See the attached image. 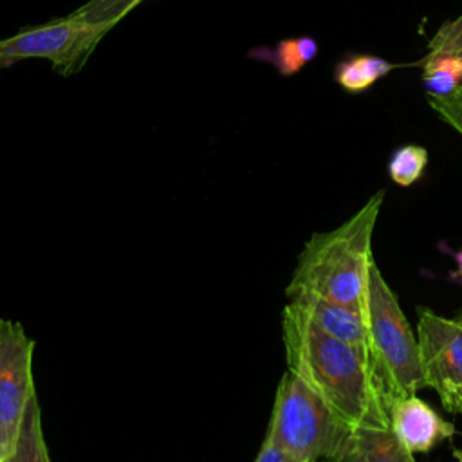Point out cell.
<instances>
[{"label":"cell","instance_id":"cell-21","mask_svg":"<svg viewBox=\"0 0 462 462\" xmlns=\"http://www.w3.org/2000/svg\"><path fill=\"white\" fill-rule=\"evenodd\" d=\"M455 319H458V321H462V309L457 312V316H455Z\"/></svg>","mask_w":462,"mask_h":462},{"label":"cell","instance_id":"cell-20","mask_svg":"<svg viewBox=\"0 0 462 462\" xmlns=\"http://www.w3.org/2000/svg\"><path fill=\"white\" fill-rule=\"evenodd\" d=\"M455 260H457V269H455V273H451V278L457 280L458 283H462V249L457 251Z\"/></svg>","mask_w":462,"mask_h":462},{"label":"cell","instance_id":"cell-6","mask_svg":"<svg viewBox=\"0 0 462 462\" xmlns=\"http://www.w3.org/2000/svg\"><path fill=\"white\" fill-rule=\"evenodd\" d=\"M36 341L23 325L0 318V460L7 458L36 393L32 359Z\"/></svg>","mask_w":462,"mask_h":462},{"label":"cell","instance_id":"cell-11","mask_svg":"<svg viewBox=\"0 0 462 462\" xmlns=\"http://www.w3.org/2000/svg\"><path fill=\"white\" fill-rule=\"evenodd\" d=\"M397 67V63H390L386 58L375 54H356L336 63L334 79L345 92L359 94Z\"/></svg>","mask_w":462,"mask_h":462},{"label":"cell","instance_id":"cell-18","mask_svg":"<svg viewBox=\"0 0 462 462\" xmlns=\"http://www.w3.org/2000/svg\"><path fill=\"white\" fill-rule=\"evenodd\" d=\"M462 54V14L444 22L428 42V54Z\"/></svg>","mask_w":462,"mask_h":462},{"label":"cell","instance_id":"cell-22","mask_svg":"<svg viewBox=\"0 0 462 462\" xmlns=\"http://www.w3.org/2000/svg\"><path fill=\"white\" fill-rule=\"evenodd\" d=\"M316 462H330V460H316Z\"/></svg>","mask_w":462,"mask_h":462},{"label":"cell","instance_id":"cell-13","mask_svg":"<svg viewBox=\"0 0 462 462\" xmlns=\"http://www.w3.org/2000/svg\"><path fill=\"white\" fill-rule=\"evenodd\" d=\"M2 462H51L49 448L43 435L42 408H40L38 393H34V397L29 402V408L18 435V442L13 453Z\"/></svg>","mask_w":462,"mask_h":462},{"label":"cell","instance_id":"cell-5","mask_svg":"<svg viewBox=\"0 0 462 462\" xmlns=\"http://www.w3.org/2000/svg\"><path fill=\"white\" fill-rule=\"evenodd\" d=\"M110 29L90 23L74 11L51 22L25 27L0 40V69L23 60H47L54 72L69 76L78 72Z\"/></svg>","mask_w":462,"mask_h":462},{"label":"cell","instance_id":"cell-19","mask_svg":"<svg viewBox=\"0 0 462 462\" xmlns=\"http://www.w3.org/2000/svg\"><path fill=\"white\" fill-rule=\"evenodd\" d=\"M254 462H305V460H301V458H298V457H294V455H291V453L273 446L271 442L263 440L262 448H260V451H258V455L254 458Z\"/></svg>","mask_w":462,"mask_h":462},{"label":"cell","instance_id":"cell-12","mask_svg":"<svg viewBox=\"0 0 462 462\" xmlns=\"http://www.w3.org/2000/svg\"><path fill=\"white\" fill-rule=\"evenodd\" d=\"M318 51H319V47L314 38L298 36V38L280 40L273 49H267V47L253 49L249 54L254 60L267 61V63L274 65L282 76H294L309 61H312L316 58Z\"/></svg>","mask_w":462,"mask_h":462},{"label":"cell","instance_id":"cell-8","mask_svg":"<svg viewBox=\"0 0 462 462\" xmlns=\"http://www.w3.org/2000/svg\"><path fill=\"white\" fill-rule=\"evenodd\" d=\"M287 305H291L327 334L361 350L375 366L366 312L310 292L287 294Z\"/></svg>","mask_w":462,"mask_h":462},{"label":"cell","instance_id":"cell-17","mask_svg":"<svg viewBox=\"0 0 462 462\" xmlns=\"http://www.w3.org/2000/svg\"><path fill=\"white\" fill-rule=\"evenodd\" d=\"M430 108L462 137V85L449 96H428Z\"/></svg>","mask_w":462,"mask_h":462},{"label":"cell","instance_id":"cell-3","mask_svg":"<svg viewBox=\"0 0 462 462\" xmlns=\"http://www.w3.org/2000/svg\"><path fill=\"white\" fill-rule=\"evenodd\" d=\"M350 433L352 428L314 390L292 372L283 374L263 440L305 462H332Z\"/></svg>","mask_w":462,"mask_h":462},{"label":"cell","instance_id":"cell-16","mask_svg":"<svg viewBox=\"0 0 462 462\" xmlns=\"http://www.w3.org/2000/svg\"><path fill=\"white\" fill-rule=\"evenodd\" d=\"M144 0H87L74 13L90 23L112 29Z\"/></svg>","mask_w":462,"mask_h":462},{"label":"cell","instance_id":"cell-14","mask_svg":"<svg viewBox=\"0 0 462 462\" xmlns=\"http://www.w3.org/2000/svg\"><path fill=\"white\" fill-rule=\"evenodd\" d=\"M419 65L428 96H449L462 85V54H426Z\"/></svg>","mask_w":462,"mask_h":462},{"label":"cell","instance_id":"cell-9","mask_svg":"<svg viewBox=\"0 0 462 462\" xmlns=\"http://www.w3.org/2000/svg\"><path fill=\"white\" fill-rule=\"evenodd\" d=\"M388 413L392 431L410 453H426L455 433L451 422L415 395L392 401Z\"/></svg>","mask_w":462,"mask_h":462},{"label":"cell","instance_id":"cell-10","mask_svg":"<svg viewBox=\"0 0 462 462\" xmlns=\"http://www.w3.org/2000/svg\"><path fill=\"white\" fill-rule=\"evenodd\" d=\"M332 462H415L392 428L352 430L341 453Z\"/></svg>","mask_w":462,"mask_h":462},{"label":"cell","instance_id":"cell-2","mask_svg":"<svg viewBox=\"0 0 462 462\" xmlns=\"http://www.w3.org/2000/svg\"><path fill=\"white\" fill-rule=\"evenodd\" d=\"M384 189L372 195L339 227L314 233L303 245L287 294L310 292L366 312L372 238Z\"/></svg>","mask_w":462,"mask_h":462},{"label":"cell","instance_id":"cell-1","mask_svg":"<svg viewBox=\"0 0 462 462\" xmlns=\"http://www.w3.org/2000/svg\"><path fill=\"white\" fill-rule=\"evenodd\" d=\"M287 370L356 428H390L388 393L374 363L356 346L327 334L291 305L282 310Z\"/></svg>","mask_w":462,"mask_h":462},{"label":"cell","instance_id":"cell-23","mask_svg":"<svg viewBox=\"0 0 462 462\" xmlns=\"http://www.w3.org/2000/svg\"><path fill=\"white\" fill-rule=\"evenodd\" d=\"M0 462H2V460H0Z\"/></svg>","mask_w":462,"mask_h":462},{"label":"cell","instance_id":"cell-4","mask_svg":"<svg viewBox=\"0 0 462 462\" xmlns=\"http://www.w3.org/2000/svg\"><path fill=\"white\" fill-rule=\"evenodd\" d=\"M366 318L375 368L386 388L388 401L415 395L417 390L426 386L417 336L375 262L368 276Z\"/></svg>","mask_w":462,"mask_h":462},{"label":"cell","instance_id":"cell-7","mask_svg":"<svg viewBox=\"0 0 462 462\" xmlns=\"http://www.w3.org/2000/svg\"><path fill=\"white\" fill-rule=\"evenodd\" d=\"M417 345L426 379L449 413H462V321L419 309Z\"/></svg>","mask_w":462,"mask_h":462},{"label":"cell","instance_id":"cell-15","mask_svg":"<svg viewBox=\"0 0 462 462\" xmlns=\"http://www.w3.org/2000/svg\"><path fill=\"white\" fill-rule=\"evenodd\" d=\"M428 166V150L419 144H404L393 150L388 161V175L399 186L415 184Z\"/></svg>","mask_w":462,"mask_h":462}]
</instances>
